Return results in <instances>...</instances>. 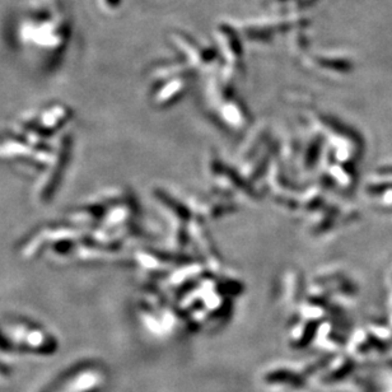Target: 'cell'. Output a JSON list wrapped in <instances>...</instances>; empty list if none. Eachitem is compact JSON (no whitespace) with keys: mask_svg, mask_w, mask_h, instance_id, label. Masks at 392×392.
I'll return each mask as SVG.
<instances>
[{"mask_svg":"<svg viewBox=\"0 0 392 392\" xmlns=\"http://www.w3.org/2000/svg\"><path fill=\"white\" fill-rule=\"evenodd\" d=\"M266 382L270 384H291V385H301V379L294 373L288 371H275L266 376Z\"/></svg>","mask_w":392,"mask_h":392,"instance_id":"1","label":"cell"}]
</instances>
